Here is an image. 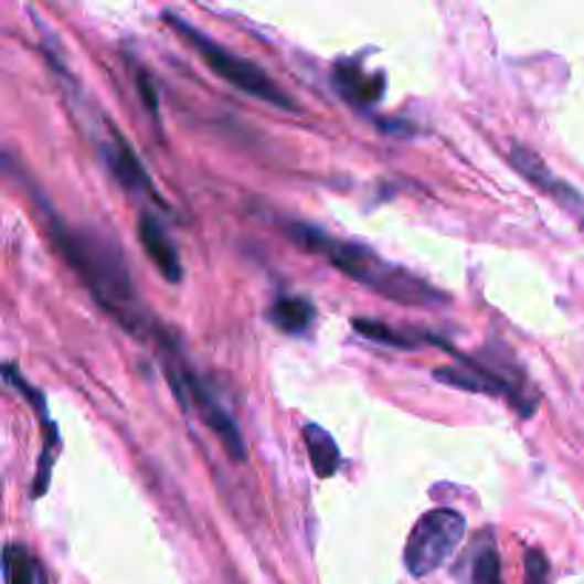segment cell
Segmentation results:
<instances>
[{"label":"cell","instance_id":"5","mask_svg":"<svg viewBox=\"0 0 584 584\" xmlns=\"http://www.w3.org/2000/svg\"><path fill=\"white\" fill-rule=\"evenodd\" d=\"M169 382L171 387H174L180 405H183V408H191V405H194V408L200 411V420L217 434V439L223 442V448L229 450V456L237 459V463H243L245 442L243 434H240L237 420L225 411V405L217 400V396L211 394L209 387H205V382L200 380V376L191 374V371H185L183 365L169 368Z\"/></svg>","mask_w":584,"mask_h":584},{"label":"cell","instance_id":"15","mask_svg":"<svg viewBox=\"0 0 584 584\" xmlns=\"http://www.w3.org/2000/svg\"><path fill=\"white\" fill-rule=\"evenodd\" d=\"M135 81H137V88H140V97H144V103L149 106V112L151 115H157V92H155V83H151L149 72H146V68H137Z\"/></svg>","mask_w":584,"mask_h":584},{"label":"cell","instance_id":"11","mask_svg":"<svg viewBox=\"0 0 584 584\" xmlns=\"http://www.w3.org/2000/svg\"><path fill=\"white\" fill-rule=\"evenodd\" d=\"M302 436H306L314 474L322 476V479L337 474L342 465V456L340 448H337V442H333V436L328 434L326 428H320V425H306V428H302Z\"/></svg>","mask_w":584,"mask_h":584},{"label":"cell","instance_id":"4","mask_svg":"<svg viewBox=\"0 0 584 584\" xmlns=\"http://www.w3.org/2000/svg\"><path fill=\"white\" fill-rule=\"evenodd\" d=\"M465 537V517L450 508H436L420 519L405 542V567L422 578L448 562Z\"/></svg>","mask_w":584,"mask_h":584},{"label":"cell","instance_id":"6","mask_svg":"<svg viewBox=\"0 0 584 584\" xmlns=\"http://www.w3.org/2000/svg\"><path fill=\"white\" fill-rule=\"evenodd\" d=\"M510 160H513V166H517V169L528 177L530 183L537 185L542 194H548V198H551L559 209L567 211V214H571V217L584 229V198L576 189H573L571 183H567V180L553 174V171L548 169V166H544L542 160L533 155V151L524 149V146H513Z\"/></svg>","mask_w":584,"mask_h":584},{"label":"cell","instance_id":"2","mask_svg":"<svg viewBox=\"0 0 584 584\" xmlns=\"http://www.w3.org/2000/svg\"><path fill=\"white\" fill-rule=\"evenodd\" d=\"M286 234L299 243L302 248H308L311 254L326 257L333 268H340L346 277H351L353 283L365 286L368 291L380 294V297L394 299V302H405V306H445L448 297L442 291H436L434 286H428L425 279H420L416 274L405 272L400 265L387 263L380 254H374L365 245L346 243L337 240L331 234H326L317 225L308 223H294L288 220Z\"/></svg>","mask_w":584,"mask_h":584},{"label":"cell","instance_id":"9","mask_svg":"<svg viewBox=\"0 0 584 584\" xmlns=\"http://www.w3.org/2000/svg\"><path fill=\"white\" fill-rule=\"evenodd\" d=\"M333 86L340 88V95L348 97L353 106H371L382 97L385 75H365L357 63L342 61L333 68Z\"/></svg>","mask_w":584,"mask_h":584},{"label":"cell","instance_id":"1","mask_svg":"<svg viewBox=\"0 0 584 584\" xmlns=\"http://www.w3.org/2000/svg\"><path fill=\"white\" fill-rule=\"evenodd\" d=\"M49 237L55 240L57 252L63 254L83 286L92 291L97 306L109 311L129 333H160L151 317L146 314L140 294L131 283L129 265L123 259L120 248L109 237L92 232V229H75L66 225L61 217L49 214Z\"/></svg>","mask_w":584,"mask_h":584},{"label":"cell","instance_id":"12","mask_svg":"<svg viewBox=\"0 0 584 584\" xmlns=\"http://www.w3.org/2000/svg\"><path fill=\"white\" fill-rule=\"evenodd\" d=\"M3 571H7V584H38V564L26 544L9 542L3 551Z\"/></svg>","mask_w":584,"mask_h":584},{"label":"cell","instance_id":"8","mask_svg":"<svg viewBox=\"0 0 584 584\" xmlns=\"http://www.w3.org/2000/svg\"><path fill=\"white\" fill-rule=\"evenodd\" d=\"M100 151L103 160H106V166H109V171L117 177V183H120L123 189L135 191V194L137 191H140V194H155V191H151L149 174H146L144 163H140V157L129 149V144L123 140L120 131L112 129L109 137L100 144Z\"/></svg>","mask_w":584,"mask_h":584},{"label":"cell","instance_id":"16","mask_svg":"<svg viewBox=\"0 0 584 584\" xmlns=\"http://www.w3.org/2000/svg\"><path fill=\"white\" fill-rule=\"evenodd\" d=\"M524 562H528V573H530V584H542L548 578V559L539 551H528L524 553Z\"/></svg>","mask_w":584,"mask_h":584},{"label":"cell","instance_id":"14","mask_svg":"<svg viewBox=\"0 0 584 584\" xmlns=\"http://www.w3.org/2000/svg\"><path fill=\"white\" fill-rule=\"evenodd\" d=\"M470 584H502V564H499V553L485 544L479 548L470 564Z\"/></svg>","mask_w":584,"mask_h":584},{"label":"cell","instance_id":"10","mask_svg":"<svg viewBox=\"0 0 584 584\" xmlns=\"http://www.w3.org/2000/svg\"><path fill=\"white\" fill-rule=\"evenodd\" d=\"M314 317H317V308H314L311 299L294 297V294L277 297L272 302V308H268V320H272V326H277L279 331L286 333L308 331Z\"/></svg>","mask_w":584,"mask_h":584},{"label":"cell","instance_id":"13","mask_svg":"<svg viewBox=\"0 0 584 584\" xmlns=\"http://www.w3.org/2000/svg\"><path fill=\"white\" fill-rule=\"evenodd\" d=\"M353 331L362 333V337H368V340L382 342V346H391V348H416L420 346V342L414 340V333L396 331V328L385 326V322L365 320V317H357V320H353Z\"/></svg>","mask_w":584,"mask_h":584},{"label":"cell","instance_id":"3","mask_svg":"<svg viewBox=\"0 0 584 584\" xmlns=\"http://www.w3.org/2000/svg\"><path fill=\"white\" fill-rule=\"evenodd\" d=\"M163 18L169 21V26L174 29L180 38H185L189 46L194 49V52H198L205 63H209V68L214 72V75L223 77V81L232 83V86H237L240 92H245V95L257 97V100H263V103H272V106H277V109L297 112V103H294L291 97H288L286 92H283V88L272 81V77L265 75L257 63L248 61V57L234 55L232 49H225V46H220L217 41H211L209 34H203L200 29L191 26L189 21L180 18V14L166 12Z\"/></svg>","mask_w":584,"mask_h":584},{"label":"cell","instance_id":"7","mask_svg":"<svg viewBox=\"0 0 584 584\" xmlns=\"http://www.w3.org/2000/svg\"><path fill=\"white\" fill-rule=\"evenodd\" d=\"M137 237L144 243L151 263L157 265V272L163 274L169 283H180V279H183V263H180V254H177L174 243H171V237L166 234L163 223H160L151 211H144L140 220H137Z\"/></svg>","mask_w":584,"mask_h":584}]
</instances>
